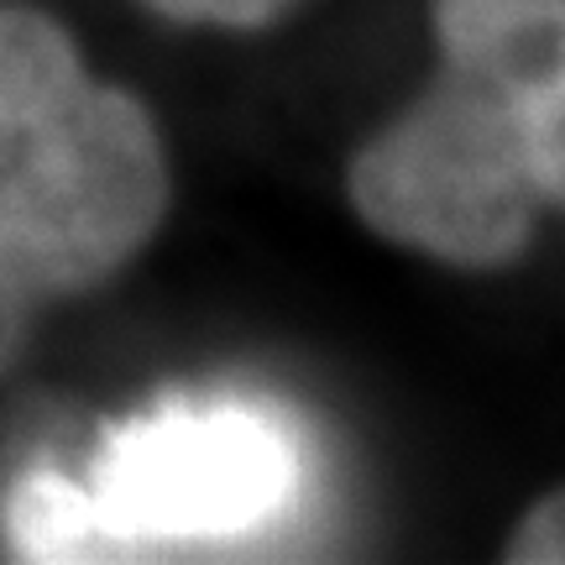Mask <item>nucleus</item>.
Masks as SVG:
<instances>
[{"instance_id": "1", "label": "nucleus", "mask_w": 565, "mask_h": 565, "mask_svg": "<svg viewBox=\"0 0 565 565\" xmlns=\"http://www.w3.org/2000/svg\"><path fill=\"white\" fill-rule=\"evenodd\" d=\"M168 210L152 116L53 17L0 0V366L47 303L137 257Z\"/></svg>"}, {"instance_id": "2", "label": "nucleus", "mask_w": 565, "mask_h": 565, "mask_svg": "<svg viewBox=\"0 0 565 565\" xmlns=\"http://www.w3.org/2000/svg\"><path fill=\"white\" fill-rule=\"evenodd\" d=\"M309 482L303 429L278 404L210 393L121 419L89 466L110 555L137 545L242 540L294 513Z\"/></svg>"}, {"instance_id": "3", "label": "nucleus", "mask_w": 565, "mask_h": 565, "mask_svg": "<svg viewBox=\"0 0 565 565\" xmlns=\"http://www.w3.org/2000/svg\"><path fill=\"white\" fill-rule=\"evenodd\" d=\"M345 183L377 236L450 267L513 263L545 210L524 158L445 74L351 158Z\"/></svg>"}, {"instance_id": "4", "label": "nucleus", "mask_w": 565, "mask_h": 565, "mask_svg": "<svg viewBox=\"0 0 565 565\" xmlns=\"http://www.w3.org/2000/svg\"><path fill=\"white\" fill-rule=\"evenodd\" d=\"M440 74L524 158L540 200L565 210V0H435Z\"/></svg>"}, {"instance_id": "5", "label": "nucleus", "mask_w": 565, "mask_h": 565, "mask_svg": "<svg viewBox=\"0 0 565 565\" xmlns=\"http://www.w3.org/2000/svg\"><path fill=\"white\" fill-rule=\"evenodd\" d=\"M0 529L21 561H100L110 555L100 513L89 503V487L53 466H32L11 482L6 503H0Z\"/></svg>"}, {"instance_id": "6", "label": "nucleus", "mask_w": 565, "mask_h": 565, "mask_svg": "<svg viewBox=\"0 0 565 565\" xmlns=\"http://www.w3.org/2000/svg\"><path fill=\"white\" fill-rule=\"evenodd\" d=\"M503 561L513 565H565V487L545 492L508 534Z\"/></svg>"}, {"instance_id": "7", "label": "nucleus", "mask_w": 565, "mask_h": 565, "mask_svg": "<svg viewBox=\"0 0 565 565\" xmlns=\"http://www.w3.org/2000/svg\"><path fill=\"white\" fill-rule=\"evenodd\" d=\"M158 17L189 21V26H263L288 0H147Z\"/></svg>"}]
</instances>
